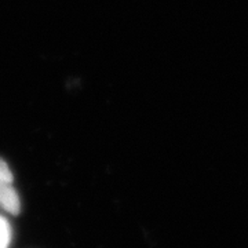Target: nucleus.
Returning a JSON list of instances; mask_svg holds the SVG:
<instances>
[{
	"label": "nucleus",
	"instance_id": "obj_1",
	"mask_svg": "<svg viewBox=\"0 0 248 248\" xmlns=\"http://www.w3.org/2000/svg\"><path fill=\"white\" fill-rule=\"evenodd\" d=\"M13 181L14 178L9 164L0 159V208L11 215H17L21 211V202Z\"/></svg>",
	"mask_w": 248,
	"mask_h": 248
},
{
	"label": "nucleus",
	"instance_id": "obj_2",
	"mask_svg": "<svg viewBox=\"0 0 248 248\" xmlns=\"http://www.w3.org/2000/svg\"><path fill=\"white\" fill-rule=\"evenodd\" d=\"M10 241H11L10 223L3 217H0V248H9Z\"/></svg>",
	"mask_w": 248,
	"mask_h": 248
}]
</instances>
